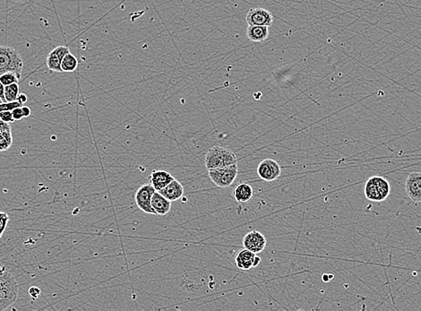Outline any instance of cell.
Instances as JSON below:
<instances>
[{
	"mask_svg": "<svg viewBox=\"0 0 421 311\" xmlns=\"http://www.w3.org/2000/svg\"><path fill=\"white\" fill-rule=\"evenodd\" d=\"M8 123H5L3 121L0 119V130H2V129H4L5 128H7L8 126Z\"/></svg>",
	"mask_w": 421,
	"mask_h": 311,
	"instance_id": "cell-31",
	"label": "cell"
},
{
	"mask_svg": "<svg viewBox=\"0 0 421 311\" xmlns=\"http://www.w3.org/2000/svg\"><path fill=\"white\" fill-rule=\"evenodd\" d=\"M257 174L264 181L271 182L281 176L282 167L273 159H264L257 167Z\"/></svg>",
	"mask_w": 421,
	"mask_h": 311,
	"instance_id": "cell-7",
	"label": "cell"
},
{
	"mask_svg": "<svg viewBox=\"0 0 421 311\" xmlns=\"http://www.w3.org/2000/svg\"><path fill=\"white\" fill-rule=\"evenodd\" d=\"M5 271H6V270H5L4 267L0 264V275H2Z\"/></svg>",
	"mask_w": 421,
	"mask_h": 311,
	"instance_id": "cell-32",
	"label": "cell"
},
{
	"mask_svg": "<svg viewBox=\"0 0 421 311\" xmlns=\"http://www.w3.org/2000/svg\"><path fill=\"white\" fill-rule=\"evenodd\" d=\"M268 27L263 26H250L247 30L249 39L253 41H264L268 36Z\"/></svg>",
	"mask_w": 421,
	"mask_h": 311,
	"instance_id": "cell-17",
	"label": "cell"
},
{
	"mask_svg": "<svg viewBox=\"0 0 421 311\" xmlns=\"http://www.w3.org/2000/svg\"><path fill=\"white\" fill-rule=\"evenodd\" d=\"M155 191L156 190L152 186V184L143 185L136 191V196H135L136 205L138 206L140 210H142L145 213L157 214L152 206V197Z\"/></svg>",
	"mask_w": 421,
	"mask_h": 311,
	"instance_id": "cell-6",
	"label": "cell"
},
{
	"mask_svg": "<svg viewBox=\"0 0 421 311\" xmlns=\"http://www.w3.org/2000/svg\"><path fill=\"white\" fill-rule=\"evenodd\" d=\"M19 96V85L17 83L5 86V100L8 103L17 101Z\"/></svg>",
	"mask_w": 421,
	"mask_h": 311,
	"instance_id": "cell-20",
	"label": "cell"
},
{
	"mask_svg": "<svg viewBox=\"0 0 421 311\" xmlns=\"http://www.w3.org/2000/svg\"><path fill=\"white\" fill-rule=\"evenodd\" d=\"M175 178L169 172L166 171H154L151 174L150 180L152 186L156 191L161 190L168 186Z\"/></svg>",
	"mask_w": 421,
	"mask_h": 311,
	"instance_id": "cell-13",
	"label": "cell"
},
{
	"mask_svg": "<svg viewBox=\"0 0 421 311\" xmlns=\"http://www.w3.org/2000/svg\"><path fill=\"white\" fill-rule=\"evenodd\" d=\"M209 178L219 187H231L238 176V164L208 170Z\"/></svg>",
	"mask_w": 421,
	"mask_h": 311,
	"instance_id": "cell-5",
	"label": "cell"
},
{
	"mask_svg": "<svg viewBox=\"0 0 421 311\" xmlns=\"http://www.w3.org/2000/svg\"><path fill=\"white\" fill-rule=\"evenodd\" d=\"M266 242L267 241L264 235L257 231H250L243 238L244 248L255 254L262 252L266 246Z\"/></svg>",
	"mask_w": 421,
	"mask_h": 311,
	"instance_id": "cell-8",
	"label": "cell"
},
{
	"mask_svg": "<svg viewBox=\"0 0 421 311\" xmlns=\"http://www.w3.org/2000/svg\"><path fill=\"white\" fill-rule=\"evenodd\" d=\"M405 191L408 197L415 202H421V172H411L405 182Z\"/></svg>",
	"mask_w": 421,
	"mask_h": 311,
	"instance_id": "cell-9",
	"label": "cell"
},
{
	"mask_svg": "<svg viewBox=\"0 0 421 311\" xmlns=\"http://www.w3.org/2000/svg\"><path fill=\"white\" fill-rule=\"evenodd\" d=\"M152 206L158 216H166L170 212L171 201L168 200L158 191H155L152 197Z\"/></svg>",
	"mask_w": 421,
	"mask_h": 311,
	"instance_id": "cell-14",
	"label": "cell"
},
{
	"mask_svg": "<svg viewBox=\"0 0 421 311\" xmlns=\"http://www.w3.org/2000/svg\"><path fill=\"white\" fill-rule=\"evenodd\" d=\"M23 67L22 57L15 49L0 46V76L15 73L20 78Z\"/></svg>",
	"mask_w": 421,
	"mask_h": 311,
	"instance_id": "cell-2",
	"label": "cell"
},
{
	"mask_svg": "<svg viewBox=\"0 0 421 311\" xmlns=\"http://www.w3.org/2000/svg\"><path fill=\"white\" fill-rule=\"evenodd\" d=\"M12 114H13V117H14L15 121H21L22 118L24 117L23 113H22V107L15 108V110H12Z\"/></svg>",
	"mask_w": 421,
	"mask_h": 311,
	"instance_id": "cell-25",
	"label": "cell"
},
{
	"mask_svg": "<svg viewBox=\"0 0 421 311\" xmlns=\"http://www.w3.org/2000/svg\"><path fill=\"white\" fill-rule=\"evenodd\" d=\"M69 52V48L67 46H58L52 52H49L46 59V64L48 69L52 70L53 72L62 73L61 62L63 58Z\"/></svg>",
	"mask_w": 421,
	"mask_h": 311,
	"instance_id": "cell-11",
	"label": "cell"
},
{
	"mask_svg": "<svg viewBox=\"0 0 421 311\" xmlns=\"http://www.w3.org/2000/svg\"><path fill=\"white\" fill-rule=\"evenodd\" d=\"M28 293H29L30 296L32 297L33 300H36L37 298L40 296V288H38V287L33 286V287L30 288Z\"/></svg>",
	"mask_w": 421,
	"mask_h": 311,
	"instance_id": "cell-26",
	"label": "cell"
},
{
	"mask_svg": "<svg viewBox=\"0 0 421 311\" xmlns=\"http://www.w3.org/2000/svg\"><path fill=\"white\" fill-rule=\"evenodd\" d=\"M13 143V136H12V128L10 125L7 128L0 130V152L7 151L11 147Z\"/></svg>",
	"mask_w": 421,
	"mask_h": 311,
	"instance_id": "cell-18",
	"label": "cell"
},
{
	"mask_svg": "<svg viewBox=\"0 0 421 311\" xmlns=\"http://www.w3.org/2000/svg\"><path fill=\"white\" fill-rule=\"evenodd\" d=\"M6 308H7V307H5L4 304L0 301V311L4 310Z\"/></svg>",
	"mask_w": 421,
	"mask_h": 311,
	"instance_id": "cell-33",
	"label": "cell"
},
{
	"mask_svg": "<svg viewBox=\"0 0 421 311\" xmlns=\"http://www.w3.org/2000/svg\"><path fill=\"white\" fill-rule=\"evenodd\" d=\"M77 66H78V60H77V57L72 54L71 52L67 53L63 58L62 62H61L62 72H66V73L73 72L77 69Z\"/></svg>",
	"mask_w": 421,
	"mask_h": 311,
	"instance_id": "cell-19",
	"label": "cell"
},
{
	"mask_svg": "<svg viewBox=\"0 0 421 311\" xmlns=\"http://www.w3.org/2000/svg\"><path fill=\"white\" fill-rule=\"evenodd\" d=\"M0 82L4 84L5 86L15 83L18 84L19 77L15 73H6L0 76Z\"/></svg>",
	"mask_w": 421,
	"mask_h": 311,
	"instance_id": "cell-21",
	"label": "cell"
},
{
	"mask_svg": "<svg viewBox=\"0 0 421 311\" xmlns=\"http://www.w3.org/2000/svg\"><path fill=\"white\" fill-rule=\"evenodd\" d=\"M17 101H18L19 103L23 105V104L27 102V96H26L24 93H21V94H19L18 98H17Z\"/></svg>",
	"mask_w": 421,
	"mask_h": 311,
	"instance_id": "cell-28",
	"label": "cell"
},
{
	"mask_svg": "<svg viewBox=\"0 0 421 311\" xmlns=\"http://www.w3.org/2000/svg\"><path fill=\"white\" fill-rule=\"evenodd\" d=\"M158 192L169 201L174 202L183 198L184 187L179 180L174 179L168 186H166L164 188Z\"/></svg>",
	"mask_w": 421,
	"mask_h": 311,
	"instance_id": "cell-12",
	"label": "cell"
},
{
	"mask_svg": "<svg viewBox=\"0 0 421 311\" xmlns=\"http://www.w3.org/2000/svg\"><path fill=\"white\" fill-rule=\"evenodd\" d=\"M22 106V104L19 103L18 101L12 102V103L5 102V103H0V113H1L2 111H5V110H11L12 111V110H15V108Z\"/></svg>",
	"mask_w": 421,
	"mask_h": 311,
	"instance_id": "cell-22",
	"label": "cell"
},
{
	"mask_svg": "<svg viewBox=\"0 0 421 311\" xmlns=\"http://www.w3.org/2000/svg\"><path fill=\"white\" fill-rule=\"evenodd\" d=\"M0 98L3 101V103L6 102L5 100V85L0 82Z\"/></svg>",
	"mask_w": 421,
	"mask_h": 311,
	"instance_id": "cell-27",
	"label": "cell"
},
{
	"mask_svg": "<svg viewBox=\"0 0 421 311\" xmlns=\"http://www.w3.org/2000/svg\"><path fill=\"white\" fill-rule=\"evenodd\" d=\"M260 263H261V258H260V257H259V256H257V255H256V256H255V258H254V263H253V268H257V267H258V266H259V265H260Z\"/></svg>",
	"mask_w": 421,
	"mask_h": 311,
	"instance_id": "cell-30",
	"label": "cell"
},
{
	"mask_svg": "<svg viewBox=\"0 0 421 311\" xmlns=\"http://www.w3.org/2000/svg\"><path fill=\"white\" fill-rule=\"evenodd\" d=\"M0 119L5 122V123H8L11 124L15 119L13 117V114H12L11 110H5L0 113Z\"/></svg>",
	"mask_w": 421,
	"mask_h": 311,
	"instance_id": "cell-24",
	"label": "cell"
},
{
	"mask_svg": "<svg viewBox=\"0 0 421 311\" xmlns=\"http://www.w3.org/2000/svg\"><path fill=\"white\" fill-rule=\"evenodd\" d=\"M18 297V285L14 275L5 271L0 275V301L8 308Z\"/></svg>",
	"mask_w": 421,
	"mask_h": 311,
	"instance_id": "cell-4",
	"label": "cell"
},
{
	"mask_svg": "<svg viewBox=\"0 0 421 311\" xmlns=\"http://www.w3.org/2000/svg\"><path fill=\"white\" fill-rule=\"evenodd\" d=\"M255 256L256 254L249 249H242L237 254L236 258H235L237 268L240 270H245V271L250 270L251 268H253Z\"/></svg>",
	"mask_w": 421,
	"mask_h": 311,
	"instance_id": "cell-15",
	"label": "cell"
},
{
	"mask_svg": "<svg viewBox=\"0 0 421 311\" xmlns=\"http://www.w3.org/2000/svg\"><path fill=\"white\" fill-rule=\"evenodd\" d=\"M8 221H9V217L8 214L6 212H0V238L8 226Z\"/></svg>",
	"mask_w": 421,
	"mask_h": 311,
	"instance_id": "cell-23",
	"label": "cell"
},
{
	"mask_svg": "<svg viewBox=\"0 0 421 311\" xmlns=\"http://www.w3.org/2000/svg\"><path fill=\"white\" fill-rule=\"evenodd\" d=\"M364 191L366 198L370 201H385L390 195L391 186L388 180L385 178L374 176L366 180Z\"/></svg>",
	"mask_w": 421,
	"mask_h": 311,
	"instance_id": "cell-3",
	"label": "cell"
},
{
	"mask_svg": "<svg viewBox=\"0 0 421 311\" xmlns=\"http://www.w3.org/2000/svg\"><path fill=\"white\" fill-rule=\"evenodd\" d=\"M233 164H238V157L231 149L226 147H212L205 155V166L208 170Z\"/></svg>",
	"mask_w": 421,
	"mask_h": 311,
	"instance_id": "cell-1",
	"label": "cell"
},
{
	"mask_svg": "<svg viewBox=\"0 0 421 311\" xmlns=\"http://www.w3.org/2000/svg\"><path fill=\"white\" fill-rule=\"evenodd\" d=\"M254 195L253 187L246 183L238 185L234 190V198L238 203H245L252 199Z\"/></svg>",
	"mask_w": 421,
	"mask_h": 311,
	"instance_id": "cell-16",
	"label": "cell"
},
{
	"mask_svg": "<svg viewBox=\"0 0 421 311\" xmlns=\"http://www.w3.org/2000/svg\"><path fill=\"white\" fill-rule=\"evenodd\" d=\"M22 110L24 117H29L30 115H31V109H30L29 107L22 106Z\"/></svg>",
	"mask_w": 421,
	"mask_h": 311,
	"instance_id": "cell-29",
	"label": "cell"
},
{
	"mask_svg": "<svg viewBox=\"0 0 421 311\" xmlns=\"http://www.w3.org/2000/svg\"><path fill=\"white\" fill-rule=\"evenodd\" d=\"M274 16L270 12L264 8H252L246 15V21L249 26H270Z\"/></svg>",
	"mask_w": 421,
	"mask_h": 311,
	"instance_id": "cell-10",
	"label": "cell"
}]
</instances>
